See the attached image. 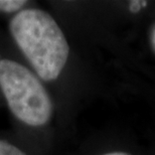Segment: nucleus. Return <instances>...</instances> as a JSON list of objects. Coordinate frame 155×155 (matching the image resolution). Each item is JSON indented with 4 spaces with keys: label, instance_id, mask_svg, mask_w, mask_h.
Here are the masks:
<instances>
[{
    "label": "nucleus",
    "instance_id": "nucleus-1",
    "mask_svg": "<svg viewBox=\"0 0 155 155\" xmlns=\"http://www.w3.org/2000/svg\"><path fill=\"white\" fill-rule=\"evenodd\" d=\"M9 29L40 79H58L67 64L70 46L54 18L39 9H26L12 18Z\"/></svg>",
    "mask_w": 155,
    "mask_h": 155
},
{
    "label": "nucleus",
    "instance_id": "nucleus-2",
    "mask_svg": "<svg viewBox=\"0 0 155 155\" xmlns=\"http://www.w3.org/2000/svg\"><path fill=\"white\" fill-rule=\"evenodd\" d=\"M0 88L9 109L21 122L42 126L51 119L52 104L39 80L22 64L0 60Z\"/></svg>",
    "mask_w": 155,
    "mask_h": 155
},
{
    "label": "nucleus",
    "instance_id": "nucleus-3",
    "mask_svg": "<svg viewBox=\"0 0 155 155\" xmlns=\"http://www.w3.org/2000/svg\"><path fill=\"white\" fill-rule=\"evenodd\" d=\"M26 1L23 0H0V11L13 12L17 11L25 5Z\"/></svg>",
    "mask_w": 155,
    "mask_h": 155
},
{
    "label": "nucleus",
    "instance_id": "nucleus-4",
    "mask_svg": "<svg viewBox=\"0 0 155 155\" xmlns=\"http://www.w3.org/2000/svg\"><path fill=\"white\" fill-rule=\"evenodd\" d=\"M0 155H25L19 148L4 140H0Z\"/></svg>",
    "mask_w": 155,
    "mask_h": 155
},
{
    "label": "nucleus",
    "instance_id": "nucleus-5",
    "mask_svg": "<svg viewBox=\"0 0 155 155\" xmlns=\"http://www.w3.org/2000/svg\"><path fill=\"white\" fill-rule=\"evenodd\" d=\"M147 5L146 1H131L130 2V10L132 12H138L140 10L141 7H144V6Z\"/></svg>",
    "mask_w": 155,
    "mask_h": 155
},
{
    "label": "nucleus",
    "instance_id": "nucleus-6",
    "mask_svg": "<svg viewBox=\"0 0 155 155\" xmlns=\"http://www.w3.org/2000/svg\"><path fill=\"white\" fill-rule=\"evenodd\" d=\"M104 155H130V154L126 153V152H111V153H107Z\"/></svg>",
    "mask_w": 155,
    "mask_h": 155
},
{
    "label": "nucleus",
    "instance_id": "nucleus-7",
    "mask_svg": "<svg viewBox=\"0 0 155 155\" xmlns=\"http://www.w3.org/2000/svg\"><path fill=\"white\" fill-rule=\"evenodd\" d=\"M153 40H154V43H155V30H154V33H153Z\"/></svg>",
    "mask_w": 155,
    "mask_h": 155
}]
</instances>
